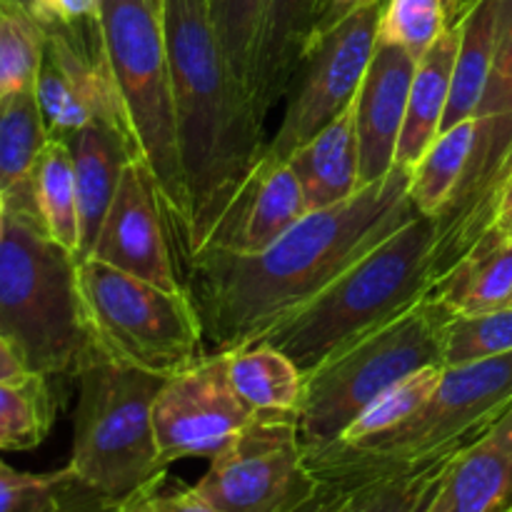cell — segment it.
I'll return each instance as SVG.
<instances>
[{
  "label": "cell",
  "mask_w": 512,
  "mask_h": 512,
  "mask_svg": "<svg viewBox=\"0 0 512 512\" xmlns=\"http://www.w3.org/2000/svg\"><path fill=\"white\" fill-rule=\"evenodd\" d=\"M508 210H512V173L508 178V183H505V193H503V213H500V218H503Z\"/></svg>",
  "instance_id": "obj_45"
},
{
  "label": "cell",
  "mask_w": 512,
  "mask_h": 512,
  "mask_svg": "<svg viewBox=\"0 0 512 512\" xmlns=\"http://www.w3.org/2000/svg\"><path fill=\"white\" fill-rule=\"evenodd\" d=\"M440 378H443V365H430V368H423L400 380L398 385L385 390L375 403H370L363 410V415L345 430L338 443H363V440L378 438V435L403 425L435 393Z\"/></svg>",
  "instance_id": "obj_32"
},
{
  "label": "cell",
  "mask_w": 512,
  "mask_h": 512,
  "mask_svg": "<svg viewBox=\"0 0 512 512\" xmlns=\"http://www.w3.org/2000/svg\"><path fill=\"white\" fill-rule=\"evenodd\" d=\"M78 288L105 358L170 378L203 358V323L188 290H165L95 258L78 260Z\"/></svg>",
  "instance_id": "obj_9"
},
{
  "label": "cell",
  "mask_w": 512,
  "mask_h": 512,
  "mask_svg": "<svg viewBox=\"0 0 512 512\" xmlns=\"http://www.w3.org/2000/svg\"><path fill=\"white\" fill-rule=\"evenodd\" d=\"M173 255V235L158 183L148 163L133 155L88 258L103 260L158 288L185 290Z\"/></svg>",
  "instance_id": "obj_14"
},
{
  "label": "cell",
  "mask_w": 512,
  "mask_h": 512,
  "mask_svg": "<svg viewBox=\"0 0 512 512\" xmlns=\"http://www.w3.org/2000/svg\"><path fill=\"white\" fill-rule=\"evenodd\" d=\"M475 145L453 198L435 215V283L493 228L512 173V115L475 118ZM433 283V285H435Z\"/></svg>",
  "instance_id": "obj_15"
},
{
  "label": "cell",
  "mask_w": 512,
  "mask_h": 512,
  "mask_svg": "<svg viewBox=\"0 0 512 512\" xmlns=\"http://www.w3.org/2000/svg\"><path fill=\"white\" fill-rule=\"evenodd\" d=\"M165 378L95 355L78 375L73 453L80 483L125 503L168 475L155 440L153 405Z\"/></svg>",
  "instance_id": "obj_7"
},
{
  "label": "cell",
  "mask_w": 512,
  "mask_h": 512,
  "mask_svg": "<svg viewBox=\"0 0 512 512\" xmlns=\"http://www.w3.org/2000/svg\"><path fill=\"white\" fill-rule=\"evenodd\" d=\"M15 3H18L20 8H23V10H28V8H30V0H15ZM28 13H30V10H28Z\"/></svg>",
  "instance_id": "obj_49"
},
{
  "label": "cell",
  "mask_w": 512,
  "mask_h": 512,
  "mask_svg": "<svg viewBox=\"0 0 512 512\" xmlns=\"http://www.w3.org/2000/svg\"><path fill=\"white\" fill-rule=\"evenodd\" d=\"M265 8L268 0H210V15H213L220 50L250 110H253L250 83H253L255 48H258Z\"/></svg>",
  "instance_id": "obj_31"
},
{
  "label": "cell",
  "mask_w": 512,
  "mask_h": 512,
  "mask_svg": "<svg viewBox=\"0 0 512 512\" xmlns=\"http://www.w3.org/2000/svg\"><path fill=\"white\" fill-rule=\"evenodd\" d=\"M450 315L425 295L408 313L358 338L305 375L298 413L305 453L338 443L363 410L400 380L430 365H443Z\"/></svg>",
  "instance_id": "obj_8"
},
{
  "label": "cell",
  "mask_w": 512,
  "mask_h": 512,
  "mask_svg": "<svg viewBox=\"0 0 512 512\" xmlns=\"http://www.w3.org/2000/svg\"><path fill=\"white\" fill-rule=\"evenodd\" d=\"M73 155L75 185L80 205V258H88L98 240L103 220L115 198L125 165L135 153L128 133L110 125L93 123L65 138Z\"/></svg>",
  "instance_id": "obj_20"
},
{
  "label": "cell",
  "mask_w": 512,
  "mask_h": 512,
  "mask_svg": "<svg viewBox=\"0 0 512 512\" xmlns=\"http://www.w3.org/2000/svg\"><path fill=\"white\" fill-rule=\"evenodd\" d=\"M308 210H325L353 198L360 185L358 98L343 115L290 155Z\"/></svg>",
  "instance_id": "obj_21"
},
{
  "label": "cell",
  "mask_w": 512,
  "mask_h": 512,
  "mask_svg": "<svg viewBox=\"0 0 512 512\" xmlns=\"http://www.w3.org/2000/svg\"><path fill=\"white\" fill-rule=\"evenodd\" d=\"M380 483V480H378ZM325 485L318 500L308 505L303 512H360L373 495L375 485Z\"/></svg>",
  "instance_id": "obj_40"
},
{
  "label": "cell",
  "mask_w": 512,
  "mask_h": 512,
  "mask_svg": "<svg viewBox=\"0 0 512 512\" xmlns=\"http://www.w3.org/2000/svg\"><path fill=\"white\" fill-rule=\"evenodd\" d=\"M25 373H30V370L25 368L20 355L15 353L13 345L8 343V338L0 333V383H3V380H15Z\"/></svg>",
  "instance_id": "obj_43"
},
{
  "label": "cell",
  "mask_w": 512,
  "mask_h": 512,
  "mask_svg": "<svg viewBox=\"0 0 512 512\" xmlns=\"http://www.w3.org/2000/svg\"><path fill=\"white\" fill-rule=\"evenodd\" d=\"M43 33L35 95L50 138L65 140L93 123L130 135L100 18L78 25H53L43 28Z\"/></svg>",
  "instance_id": "obj_12"
},
{
  "label": "cell",
  "mask_w": 512,
  "mask_h": 512,
  "mask_svg": "<svg viewBox=\"0 0 512 512\" xmlns=\"http://www.w3.org/2000/svg\"><path fill=\"white\" fill-rule=\"evenodd\" d=\"M45 33L25 10H0V100L30 88L43 60Z\"/></svg>",
  "instance_id": "obj_34"
},
{
  "label": "cell",
  "mask_w": 512,
  "mask_h": 512,
  "mask_svg": "<svg viewBox=\"0 0 512 512\" xmlns=\"http://www.w3.org/2000/svg\"><path fill=\"white\" fill-rule=\"evenodd\" d=\"M448 460H440V463L428 465V468L410 470V473H400L393 475V478L380 480L360 512H413L425 490L443 473Z\"/></svg>",
  "instance_id": "obj_37"
},
{
  "label": "cell",
  "mask_w": 512,
  "mask_h": 512,
  "mask_svg": "<svg viewBox=\"0 0 512 512\" xmlns=\"http://www.w3.org/2000/svg\"><path fill=\"white\" fill-rule=\"evenodd\" d=\"M460 23L440 35L415 68L403 133H400L398 150H395V165L405 170H413L418 165V160L423 158L428 145L438 138L440 125H443L450 83H453L455 55H458L460 45Z\"/></svg>",
  "instance_id": "obj_23"
},
{
  "label": "cell",
  "mask_w": 512,
  "mask_h": 512,
  "mask_svg": "<svg viewBox=\"0 0 512 512\" xmlns=\"http://www.w3.org/2000/svg\"><path fill=\"white\" fill-rule=\"evenodd\" d=\"M3 235H5V210H0V243H3Z\"/></svg>",
  "instance_id": "obj_47"
},
{
  "label": "cell",
  "mask_w": 512,
  "mask_h": 512,
  "mask_svg": "<svg viewBox=\"0 0 512 512\" xmlns=\"http://www.w3.org/2000/svg\"><path fill=\"white\" fill-rule=\"evenodd\" d=\"M512 353V305L475 315H450L445 325L443 365H468Z\"/></svg>",
  "instance_id": "obj_33"
},
{
  "label": "cell",
  "mask_w": 512,
  "mask_h": 512,
  "mask_svg": "<svg viewBox=\"0 0 512 512\" xmlns=\"http://www.w3.org/2000/svg\"><path fill=\"white\" fill-rule=\"evenodd\" d=\"M512 403V353L443 368L435 393L403 425L363 440L305 453L323 485H368L453 458Z\"/></svg>",
  "instance_id": "obj_5"
},
{
  "label": "cell",
  "mask_w": 512,
  "mask_h": 512,
  "mask_svg": "<svg viewBox=\"0 0 512 512\" xmlns=\"http://www.w3.org/2000/svg\"><path fill=\"white\" fill-rule=\"evenodd\" d=\"M430 298L453 315H475L512 305V228L498 220L438 283Z\"/></svg>",
  "instance_id": "obj_22"
},
{
  "label": "cell",
  "mask_w": 512,
  "mask_h": 512,
  "mask_svg": "<svg viewBox=\"0 0 512 512\" xmlns=\"http://www.w3.org/2000/svg\"><path fill=\"white\" fill-rule=\"evenodd\" d=\"M433 512H512V403L448 460Z\"/></svg>",
  "instance_id": "obj_18"
},
{
  "label": "cell",
  "mask_w": 512,
  "mask_h": 512,
  "mask_svg": "<svg viewBox=\"0 0 512 512\" xmlns=\"http://www.w3.org/2000/svg\"><path fill=\"white\" fill-rule=\"evenodd\" d=\"M123 512H218L193 485H168V475L155 480L123 503Z\"/></svg>",
  "instance_id": "obj_38"
},
{
  "label": "cell",
  "mask_w": 512,
  "mask_h": 512,
  "mask_svg": "<svg viewBox=\"0 0 512 512\" xmlns=\"http://www.w3.org/2000/svg\"><path fill=\"white\" fill-rule=\"evenodd\" d=\"M58 415L50 378L25 373L0 383V453L33 450L50 435Z\"/></svg>",
  "instance_id": "obj_29"
},
{
  "label": "cell",
  "mask_w": 512,
  "mask_h": 512,
  "mask_svg": "<svg viewBox=\"0 0 512 512\" xmlns=\"http://www.w3.org/2000/svg\"><path fill=\"white\" fill-rule=\"evenodd\" d=\"M305 213L310 210L293 168L285 160L260 155L193 255H255L288 233Z\"/></svg>",
  "instance_id": "obj_16"
},
{
  "label": "cell",
  "mask_w": 512,
  "mask_h": 512,
  "mask_svg": "<svg viewBox=\"0 0 512 512\" xmlns=\"http://www.w3.org/2000/svg\"><path fill=\"white\" fill-rule=\"evenodd\" d=\"M28 10L40 28L78 25L100 18V0H30Z\"/></svg>",
  "instance_id": "obj_39"
},
{
  "label": "cell",
  "mask_w": 512,
  "mask_h": 512,
  "mask_svg": "<svg viewBox=\"0 0 512 512\" xmlns=\"http://www.w3.org/2000/svg\"><path fill=\"white\" fill-rule=\"evenodd\" d=\"M433 250L435 220L415 215L255 343L283 350L300 373L310 375L350 343L408 313L430 293L435 283Z\"/></svg>",
  "instance_id": "obj_3"
},
{
  "label": "cell",
  "mask_w": 512,
  "mask_h": 512,
  "mask_svg": "<svg viewBox=\"0 0 512 512\" xmlns=\"http://www.w3.org/2000/svg\"><path fill=\"white\" fill-rule=\"evenodd\" d=\"M218 512H303L325 485L308 468L295 413H255L193 485Z\"/></svg>",
  "instance_id": "obj_10"
},
{
  "label": "cell",
  "mask_w": 512,
  "mask_h": 512,
  "mask_svg": "<svg viewBox=\"0 0 512 512\" xmlns=\"http://www.w3.org/2000/svg\"><path fill=\"white\" fill-rule=\"evenodd\" d=\"M160 23L193 210L188 253L180 260L185 263L255 168L265 143L263 128L223 58L210 0H163Z\"/></svg>",
  "instance_id": "obj_2"
},
{
  "label": "cell",
  "mask_w": 512,
  "mask_h": 512,
  "mask_svg": "<svg viewBox=\"0 0 512 512\" xmlns=\"http://www.w3.org/2000/svg\"><path fill=\"white\" fill-rule=\"evenodd\" d=\"M475 3H478V0H463L465 10H470V8H473V5H475Z\"/></svg>",
  "instance_id": "obj_50"
},
{
  "label": "cell",
  "mask_w": 512,
  "mask_h": 512,
  "mask_svg": "<svg viewBox=\"0 0 512 512\" xmlns=\"http://www.w3.org/2000/svg\"><path fill=\"white\" fill-rule=\"evenodd\" d=\"M368 3H373V0H325L323 15H320L318 28H315V38H318L320 33H325V30L335 28L340 20L348 18L350 13H355V10L363 8V5H368Z\"/></svg>",
  "instance_id": "obj_42"
},
{
  "label": "cell",
  "mask_w": 512,
  "mask_h": 512,
  "mask_svg": "<svg viewBox=\"0 0 512 512\" xmlns=\"http://www.w3.org/2000/svg\"><path fill=\"white\" fill-rule=\"evenodd\" d=\"M410 170L395 165L345 203L305 213L288 233L255 255L198 253L185 263L193 298L213 353L243 348L308 303L365 253L418 215Z\"/></svg>",
  "instance_id": "obj_1"
},
{
  "label": "cell",
  "mask_w": 512,
  "mask_h": 512,
  "mask_svg": "<svg viewBox=\"0 0 512 512\" xmlns=\"http://www.w3.org/2000/svg\"><path fill=\"white\" fill-rule=\"evenodd\" d=\"M495 8L498 0H478L460 23V45L453 65L448 108L440 130L475 118L488 88L495 55Z\"/></svg>",
  "instance_id": "obj_26"
},
{
  "label": "cell",
  "mask_w": 512,
  "mask_h": 512,
  "mask_svg": "<svg viewBox=\"0 0 512 512\" xmlns=\"http://www.w3.org/2000/svg\"><path fill=\"white\" fill-rule=\"evenodd\" d=\"M383 3L385 0H373L363 5L310 43L285 93L278 133L265 143L263 155L288 163L300 145L328 128L358 98L378 43Z\"/></svg>",
  "instance_id": "obj_11"
},
{
  "label": "cell",
  "mask_w": 512,
  "mask_h": 512,
  "mask_svg": "<svg viewBox=\"0 0 512 512\" xmlns=\"http://www.w3.org/2000/svg\"><path fill=\"white\" fill-rule=\"evenodd\" d=\"M253 410L230 385L225 353H205L190 368L165 378L153 405L155 440L163 463L213 460L253 420Z\"/></svg>",
  "instance_id": "obj_13"
},
{
  "label": "cell",
  "mask_w": 512,
  "mask_h": 512,
  "mask_svg": "<svg viewBox=\"0 0 512 512\" xmlns=\"http://www.w3.org/2000/svg\"><path fill=\"white\" fill-rule=\"evenodd\" d=\"M418 60L393 43H375L373 58L358 90L360 185H373L395 168L410 83Z\"/></svg>",
  "instance_id": "obj_17"
},
{
  "label": "cell",
  "mask_w": 512,
  "mask_h": 512,
  "mask_svg": "<svg viewBox=\"0 0 512 512\" xmlns=\"http://www.w3.org/2000/svg\"><path fill=\"white\" fill-rule=\"evenodd\" d=\"M70 468L53 473H23L0 460V512H55Z\"/></svg>",
  "instance_id": "obj_35"
},
{
  "label": "cell",
  "mask_w": 512,
  "mask_h": 512,
  "mask_svg": "<svg viewBox=\"0 0 512 512\" xmlns=\"http://www.w3.org/2000/svg\"><path fill=\"white\" fill-rule=\"evenodd\" d=\"M55 512H123V503L98 493L90 485L80 483L73 475L68 480V485L63 488V495H60V503Z\"/></svg>",
  "instance_id": "obj_41"
},
{
  "label": "cell",
  "mask_w": 512,
  "mask_h": 512,
  "mask_svg": "<svg viewBox=\"0 0 512 512\" xmlns=\"http://www.w3.org/2000/svg\"><path fill=\"white\" fill-rule=\"evenodd\" d=\"M325 0H268L255 48L250 100L260 128L285 98L305 50L315 38Z\"/></svg>",
  "instance_id": "obj_19"
},
{
  "label": "cell",
  "mask_w": 512,
  "mask_h": 512,
  "mask_svg": "<svg viewBox=\"0 0 512 512\" xmlns=\"http://www.w3.org/2000/svg\"><path fill=\"white\" fill-rule=\"evenodd\" d=\"M148 5H150V8H153L158 15H160V10H163V0H148Z\"/></svg>",
  "instance_id": "obj_46"
},
{
  "label": "cell",
  "mask_w": 512,
  "mask_h": 512,
  "mask_svg": "<svg viewBox=\"0 0 512 512\" xmlns=\"http://www.w3.org/2000/svg\"><path fill=\"white\" fill-rule=\"evenodd\" d=\"M445 473V470H443ZM443 473L438 475V478L433 480V485H430L428 490L423 493V498L418 500V505H415L413 512H433V505H435V495H438V488H440V480H443Z\"/></svg>",
  "instance_id": "obj_44"
},
{
  "label": "cell",
  "mask_w": 512,
  "mask_h": 512,
  "mask_svg": "<svg viewBox=\"0 0 512 512\" xmlns=\"http://www.w3.org/2000/svg\"><path fill=\"white\" fill-rule=\"evenodd\" d=\"M500 220H503V223L508 225V228H512V210H508V213H505L503 218H500Z\"/></svg>",
  "instance_id": "obj_48"
},
{
  "label": "cell",
  "mask_w": 512,
  "mask_h": 512,
  "mask_svg": "<svg viewBox=\"0 0 512 512\" xmlns=\"http://www.w3.org/2000/svg\"><path fill=\"white\" fill-rule=\"evenodd\" d=\"M490 115H512V0H498L495 8L493 68L475 118Z\"/></svg>",
  "instance_id": "obj_36"
},
{
  "label": "cell",
  "mask_w": 512,
  "mask_h": 512,
  "mask_svg": "<svg viewBox=\"0 0 512 512\" xmlns=\"http://www.w3.org/2000/svg\"><path fill=\"white\" fill-rule=\"evenodd\" d=\"M0 333L30 373L78 378L100 353L78 288V258L28 210L5 208L0 243Z\"/></svg>",
  "instance_id": "obj_4"
},
{
  "label": "cell",
  "mask_w": 512,
  "mask_h": 512,
  "mask_svg": "<svg viewBox=\"0 0 512 512\" xmlns=\"http://www.w3.org/2000/svg\"><path fill=\"white\" fill-rule=\"evenodd\" d=\"M463 0H385L378 40L408 50L415 60L465 18Z\"/></svg>",
  "instance_id": "obj_30"
},
{
  "label": "cell",
  "mask_w": 512,
  "mask_h": 512,
  "mask_svg": "<svg viewBox=\"0 0 512 512\" xmlns=\"http://www.w3.org/2000/svg\"><path fill=\"white\" fill-rule=\"evenodd\" d=\"M100 23L135 153L148 163L158 183L173 245L183 260L190 245L193 210L163 23L148 0H100Z\"/></svg>",
  "instance_id": "obj_6"
},
{
  "label": "cell",
  "mask_w": 512,
  "mask_h": 512,
  "mask_svg": "<svg viewBox=\"0 0 512 512\" xmlns=\"http://www.w3.org/2000/svg\"><path fill=\"white\" fill-rule=\"evenodd\" d=\"M48 140L35 85L0 100V195L5 208L35 215L33 173Z\"/></svg>",
  "instance_id": "obj_24"
},
{
  "label": "cell",
  "mask_w": 512,
  "mask_h": 512,
  "mask_svg": "<svg viewBox=\"0 0 512 512\" xmlns=\"http://www.w3.org/2000/svg\"><path fill=\"white\" fill-rule=\"evenodd\" d=\"M0 210H5V200H3V195H0Z\"/></svg>",
  "instance_id": "obj_51"
},
{
  "label": "cell",
  "mask_w": 512,
  "mask_h": 512,
  "mask_svg": "<svg viewBox=\"0 0 512 512\" xmlns=\"http://www.w3.org/2000/svg\"><path fill=\"white\" fill-rule=\"evenodd\" d=\"M35 218L53 243L80 258V205L73 155L65 140L50 138L33 173Z\"/></svg>",
  "instance_id": "obj_27"
},
{
  "label": "cell",
  "mask_w": 512,
  "mask_h": 512,
  "mask_svg": "<svg viewBox=\"0 0 512 512\" xmlns=\"http://www.w3.org/2000/svg\"><path fill=\"white\" fill-rule=\"evenodd\" d=\"M225 368L235 395L253 413H300L305 375L283 350L268 343L225 350Z\"/></svg>",
  "instance_id": "obj_25"
},
{
  "label": "cell",
  "mask_w": 512,
  "mask_h": 512,
  "mask_svg": "<svg viewBox=\"0 0 512 512\" xmlns=\"http://www.w3.org/2000/svg\"><path fill=\"white\" fill-rule=\"evenodd\" d=\"M475 130L478 120L470 118L440 130L438 138L428 145L423 158L410 170V200H413L418 215L435 218L448 205L468 168L470 153L475 145Z\"/></svg>",
  "instance_id": "obj_28"
}]
</instances>
